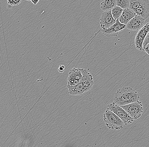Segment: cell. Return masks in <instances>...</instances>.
<instances>
[{
	"label": "cell",
	"instance_id": "cell-1",
	"mask_svg": "<svg viewBox=\"0 0 149 147\" xmlns=\"http://www.w3.org/2000/svg\"><path fill=\"white\" fill-rule=\"evenodd\" d=\"M82 77L79 83L75 86L70 87L67 85L68 93L73 96L82 95L84 93L90 90L94 84L93 75L87 70L82 69Z\"/></svg>",
	"mask_w": 149,
	"mask_h": 147
},
{
	"label": "cell",
	"instance_id": "cell-2",
	"mask_svg": "<svg viewBox=\"0 0 149 147\" xmlns=\"http://www.w3.org/2000/svg\"><path fill=\"white\" fill-rule=\"evenodd\" d=\"M139 98V94L136 90L125 87L118 90L115 93L113 102L120 106H125L136 102Z\"/></svg>",
	"mask_w": 149,
	"mask_h": 147
},
{
	"label": "cell",
	"instance_id": "cell-3",
	"mask_svg": "<svg viewBox=\"0 0 149 147\" xmlns=\"http://www.w3.org/2000/svg\"><path fill=\"white\" fill-rule=\"evenodd\" d=\"M129 8L135 12L136 15L140 16L144 19L148 18L149 0H129Z\"/></svg>",
	"mask_w": 149,
	"mask_h": 147
},
{
	"label": "cell",
	"instance_id": "cell-4",
	"mask_svg": "<svg viewBox=\"0 0 149 147\" xmlns=\"http://www.w3.org/2000/svg\"><path fill=\"white\" fill-rule=\"evenodd\" d=\"M103 120L109 129L120 130L123 128L122 120L111 110L107 109L103 114Z\"/></svg>",
	"mask_w": 149,
	"mask_h": 147
},
{
	"label": "cell",
	"instance_id": "cell-5",
	"mask_svg": "<svg viewBox=\"0 0 149 147\" xmlns=\"http://www.w3.org/2000/svg\"><path fill=\"white\" fill-rule=\"evenodd\" d=\"M120 106L134 120L139 119L143 112V105L139 101Z\"/></svg>",
	"mask_w": 149,
	"mask_h": 147
},
{
	"label": "cell",
	"instance_id": "cell-6",
	"mask_svg": "<svg viewBox=\"0 0 149 147\" xmlns=\"http://www.w3.org/2000/svg\"><path fill=\"white\" fill-rule=\"evenodd\" d=\"M108 109L111 110L113 113L117 115L124 123V124L127 125L131 124L134 120L127 114V113L114 102L110 104L108 106Z\"/></svg>",
	"mask_w": 149,
	"mask_h": 147
},
{
	"label": "cell",
	"instance_id": "cell-7",
	"mask_svg": "<svg viewBox=\"0 0 149 147\" xmlns=\"http://www.w3.org/2000/svg\"><path fill=\"white\" fill-rule=\"evenodd\" d=\"M126 28V25L119 22L118 19L116 20L114 24L108 29L101 30L102 33L107 37H116L118 34Z\"/></svg>",
	"mask_w": 149,
	"mask_h": 147
},
{
	"label": "cell",
	"instance_id": "cell-8",
	"mask_svg": "<svg viewBox=\"0 0 149 147\" xmlns=\"http://www.w3.org/2000/svg\"><path fill=\"white\" fill-rule=\"evenodd\" d=\"M149 31V23H146L139 30L135 40V46L137 49L142 51V44Z\"/></svg>",
	"mask_w": 149,
	"mask_h": 147
},
{
	"label": "cell",
	"instance_id": "cell-9",
	"mask_svg": "<svg viewBox=\"0 0 149 147\" xmlns=\"http://www.w3.org/2000/svg\"><path fill=\"white\" fill-rule=\"evenodd\" d=\"M82 77V69L73 68L69 73L68 78V86L72 87L77 85L81 81Z\"/></svg>",
	"mask_w": 149,
	"mask_h": 147
},
{
	"label": "cell",
	"instance_id": "cell-10",
	"mask_svg": "<svg viewBox=\"0 0 149 147\" xmlns=\"http://www.w3.org/2000/svg\"><path fill=\"white\" fill-rule=\"evenodd\" d=\"M112 16L111 10L104 11L101 14L100 18V25L101 30L108 29L112 26L116 22Z\"/></svg>",
	"mask_w": 149,
	"mask_h": 147
},
{
	"label": "cell",
	"instance_id": "cell-11",
	"mask_svg": "<svg viewBox=\"0 0 149 147\" xmlns=\"http://www.w3.org/2000/svg\"><path fill=\"white\" fill-rule=\"evenodd\" d=\"M145 19L136 15L126 25V28L131 31H139L144 26Z\"/></svg>",
	"mask_w": 149,
	"mask_h": 147
},
{
	"label": "cell",
	"instance_id": "cell-12",
	"mask_svg": "<svg viewBox=\"0 0 149 147\" xmlns=\"http://www.w3.org/2000/svg\"><path fill=\"white\" fill-rule=\"evenodd\" d=\"M136 15L135 12L132 9L127 8L123 9L118 20L120 23L126 25Z\"/></svg>",
	"mask_w": 149,
	"mask_h": 147
},
{
	"label": "cell",
	"instance_id": "cell-13",
	"mask_svg": "<svg viewBox=\"0 0 149 147\" xmlns=\"http://www.w3.org/2000/svg\"><path fill=\"white\" fill-rule=\"evenodd\" d=\"M116 6V0H102L100 8L103 11H109Z\"/></svg>",
	"mask_w": 149,
	"mask_h": 147
},
{
	"label": "cell",
	"instance_id": "cell-14",
	"mask_svg": "<svg viewBox=\"0 0 149 147\" xmlns=\"http://www.w3.org/2000/svg\"><path fill=\"white\" fill-rule=\"evenodd\" d=\"M123 9L121 8L120 6H116L115 7L111 9V13L112 16L113 18L116 20L118 19L120 16L121 14L123 13Z\"/></svg>",
	"mask_w": 149,
	"mask_h": 147
},
{
	"label": "cell",
	"instance_id": "cell-15",
	"mask_svg": "<svg viewBox=\"0 0 149 147\" xmlns=\"http://www.w3.org/2000/svg\"><path fill=\"white\" fill-rule=\"evenodd\" d=\"M116 6H120L123 9L129 8V0H116Z\"/></svg>",
	"mask_w": 149,
	"mask_h": 147
},
{
	"label": "cell",
	"instance_id": "cell-16",
	"mask_svg": "<svg viewBox=\"0 0 149 147\" xmlns=\"http://www.w3.org/2000/svg\"><path fill=\"white\" fill-rule=\"evenodd\" d=\"M149 33L148 34L142 44V51H144L149 55Z\"/></svg>",
	"mask_w": 149,
	"mask_h": 147
},
{
	"label": "cell",
	"instance_id": "cell-17",
	"mask_svg": "<svg viewBox=\"0 0 149 147\" xmlns=\"http://www.w3.org/2000/svg\"><path fill=\"white\" fill-rule=\"evenodd\" d=\"M7 2L9 5L15 6L20 4L21 0H7Z\"/></svg>",
	"mask_w": 149,
	"mask_h": 147
},
{
	"label": "cell",
	"instance_id": "cell-18",
	"mask_svg": "<svg viewBox=\"0 0 149 147\" xmlns=\"http://www.w3.org/2000/svg\"><path fill=\"white\" fill-rule=\"evenodd\" d=\"M65 66L63 65H60V66L58 67V72H59L60 73H62L65 71Z\"/></svg>",
	"mask_w": 149,
	"mask_h": 147
},
{
	"label": "cell",
	"instance_id": "cell-19",
	"mask_svg": "<svg viewBox=\"0 0 149 147\" xmlns=\"http://www.w3.org/2000/svg\"><path fill=\"white\" fill-rule=\"evenodd\" d=\"M30 1H31V2H32L33 4L36 5H37V3L39 2L40 0H31Z\"/></svg>",
	"mask_w": 149,
	"mask_h": 147
},
{
	"label": "cell",
	"instance_id": "cell-20",
	"mask_svg": "<svg viewBox=\"0 0 149 147\" xmlns=\"http://www.w3.org/2000/svg\"><path fill=\"white\" fill-rule=\"evenodd\" d=\"M26 1H30L31 0H26Z\"/></svg>",
	"mask_w": 149,
	"mask_h": 147
}]
</instances>
